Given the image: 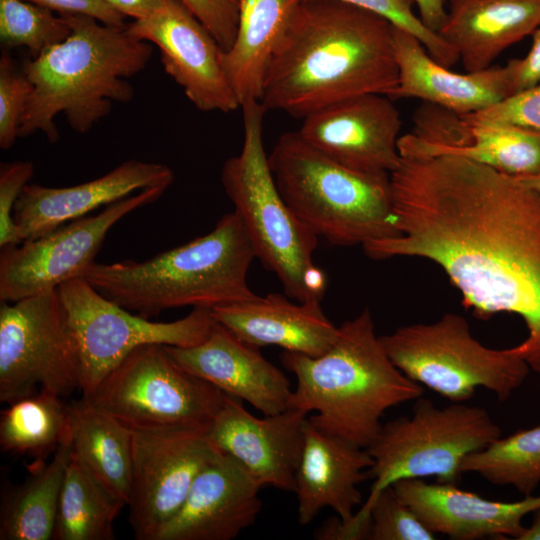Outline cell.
<instances>
[{"label":"cell","instance_id":"6da1fadb","mask_svg":"<svg viewBox=\"0 0 540 540\" xmlns=\"http://www.w3.org/2000/svg\"><path fill=\"white\" fill-rule=\"evenodd\" d=\"M400 157L389 176L400 235L371 241L364 253L429 260L478 318L519 316L527 336L509 349L540 374V194L460 156Z\"/></svg>","mask_w":540,"mask_h":540},{"label":"cell","instance_id":"7a4b0ae2","mask_svg":"<svg viewBox=\"0 0 540 540\" xmlns=\"http://www.w3.org/2000/svg\"><path fill=\"white\" fill-rule=\"evenodd\" d=\"M393 24L335 0L301 1L268 67L260 102L295 118L398 83Z\"/></svg>","mask_w":540,"mask_h":540},{"label":"cell","instance_id":"3957f363","mask_svg":"<svg viewBox=\"0 0 540 540\" xmlns=\"http://www.w3.org/2000/svg\"><path fill=\"white\" fill-rule=\"evenodd\" d=\"M65 16L70 35L23 64L33 90L19 137L41 132L50 143L57 142L55 118L60 113L75 132L88 133L110 114L114 102L134 98L127 79L144 70L152 57L153 45L133 37L125 27L85 15Z\"/></svg>","mask_w":540,"mask_h":540},{"label":"cell","instance_id":"277c9868","mask_svg":"<svg viewBox=\"0 0 540 540\" xmlns=\"http://www.w3.org/2000/svg\"><path fill=\"white\" fill-rule=\"evenodd\" d=\"M280 358L297 382L290 407L315 412L313 424L362 448L376 438L388 409L423 395L422 385L389 359L367 307L339 327L325 353L283 351Z\"/></svg>","mask_w":540,"mask_h":540},{"label":"cell","instance_id":"5b68a950","mask_svg":"<svg viewBox=\"0 0 540 540\" xmlns=\"http://www.w3.org/2000/svg\"><path fill=\"white\" fill-rule=\"evenodd\" d=\"M254 259L233 211L186 244L145 261L94 263L83 278L116 304L150 319L169 309L213 310L256 298L247 280Z\"/></svg>","mask_w":540,"mask_h":540},{"label":"cell","instance_id":"8992f818","mask_svg":"<svg viewBox=\"0 0 540 540\" xmlns=\"http://www.w3.org/2000/svg\"><path fill=\"white\" fill-rule=\"evenodd\" d=\"M268 162L283 199L318 238L352 247L400 235L390 175L348 169L311 146L298 131L278 138Z\"/></svg>","mask_w":540,"mask_h":540},{"label":"cell","instance_id":"52a82bcc","mask_svg":"<svg viewBox=\"0 0 540 540\" xmlns=\"http://www.w3.org/2000/svg\"><path fill=\"white\" fill-rule=\"evenodd\" d=\"M244 137L239 154L228 158L221 183L253 247L256 259L298 302L323 299L327 278L315 265L318 237L283 199L271 172L263 139L267 112L260 101L241 105Z\"/></svg>","mask_w":540,"mask_h":540},{"label":"cell","instance_id":"ba28073f","mask_svg":"<svg viewBox=\"0 0 540 540\" xmlns=\"http://www.w3.org/2000/svg\"><path fill=\"white\" fill-rule=\"evenodd\" d=\"M500 436V427L482 407L453 402L440 408L429 399H416L410 417L382 425L365 448L373 460L368 469L373 484L365 503L344 523L348 533L368 538L367 510L386 487L401 479L431 476L437 483L457 485L464 459Z\"/></svg>","mask_w":540,"mask_h":540},{"label":"cell","instance_id":"9c48e42d","mask_svg":"<svg viewBox=\"0 0 540 540\" xmlns=\"http://www.w3.org/2000/svg\"><path fill=\"white\" fill-rule=\"evenodd\" d=\"M392 363L408 378L452 402L472 398L478 387L506 401L527 378V363L509 348L492 349L475 339L467 320L446 313L379 336Z\"/></svg>","mask_w":540,"mask_h":540},{"label":"cell","instance_id":"30bf717a","mask_svg":"<svg viewBox=\"0 0 540 540\" xmlns=\"http://www.w3.org/2000/svg\"><path fill=\"white\" fill-rule=\"evenodd\" d=\"M227 395L180 367L165 345L145 344L85 398L131 430L208 431Z\"/></svg>","mask_w":540,"mask_h":540},{"label":"cell","instance_id":"8fae6325","mask_svg":"<svg viewBox=\"0 0 540 540\" xmlns=\"http://www.w3.org/2000/svg\"><path fill=\"white\" fill-rule=\"evenodd\" d=\"M57 294L79 363L80 390L89 396L133 350L145 344L192 347L209 335L212 310L193 308L185 317L151 321L116 304L85 278L61 284Z\"/></svg>","mask_w":540,"mask_h":540},{"label":"cell","instance_id":"7c38bea8","mask_svg":"<svg viewBox=\"0 0 540 540\" xmlns=\"http://www.w3.org/2000/svg\"><path fill=\"white\" fill-rule=\"evenodd\" d=\"M80 389L76 349L56 289L0 305V401Z\"/></svg>","mask_w":540,"mask_h":540},{"label":"cell","instance_id":"4fadbf2b","mask_svg":"<svg viewBox=\"0 0 540 540\" xmlns=\"http://www.w3.org/2000/svg\"><path fill=\"white\" fill-rule=\"evenodd\" d=\"M167 189L140 190L105 206L96 215L68 222L42 237L2 247L0 301L15 302L83 277L95 263L110 229L129 213L158 200Z\"/></svg>","mask_w":540,"mask_h":540},{"label":"cell","instance_id":"5bb4252c","mask_svg":"<svg viewBox=\"0 0 540 540\" xmlns=\"http://www.w3.org/2000/svg\"><path fill=\"white\" fill-rule=\"evenodd\" d=\"M208 431L132 430L129 522L138 540H156L197 475L218 455Z\"/></svg>","mask_w":540,"mask_h":540},{"label":"cell","instance_id":"9a60e30c","mask_svg":"<svg viewBox=\"0 0 540 540\" xmlns=\"http://www.w3.org/2000/svg\"><path fill=\"white\" fill-rule=\"evenodd\" d=\"M125 28L158 48L164 71L196 109L229 113L241 108L222 65L223 50L180 0H162L154 13Z\"/></svg>","mask_w":540,"mask_h":540},{"label":"cell","instance_id":"2e32d148","mask_svg":"<svg viewBox=\"0 0 540 540\" xmlns=\"http://www.w3.org/2000/svg\"><path fill=\"white\" fill-rule=\"evenodd\" d=\"M413 119L399 139L400 156H460L512 176L540 171V131L472 121L427 102Z\"/></svg>","mask_w":540,"mask_h":540},{"label":"cell","instance_id":"e0dca14e","mask_svg":"<svg viewBox=\"0 0 540 540\" xmlns=\"http://www.w3.org/2000/svg\"><path fill=\"white\" fill-rule=\"evenodd\" d=\"M401 128V116L393 100L371 93L307 115L298 132L315 149L348 169L390 175L401 160Z\"/></svg>","mask_w":540,"mask_h":540},{"label":"cell","instance_id":"ac0fdd59","mask_svg":"<svg viewBox=\"0 0 540 540\" xmlns=\"http://www.w3.org/2000/svg\"><path fill=\"white\" fill-rule=\"evenodd\" d=\"M308 413L294 407L255 417L242 400L227 395L207 434L261 486L295 491Z\"/></svg>","mask_w":540,"mask_h":540},{"label":"cell","instance_id":"d6986e66","mask_svg":"<svg viewBox=\"0 0 540 540\" xmlns=\"http://www.w3.org/2000/svg\"><path fill=\"white\" fill-rule=\"evenodd\" d=\"M173 181L174 172L169 166L131 159L101 177L75 186L27 184L13 210L19 239L22 242L42 237L135 191L168 188Z\"/></svg>","mask_w":540,"mask_h":540},{"label":"cell","instance_id":"ffe728a7","mask_svg":"<svg viewBox=\"0 0 540 540\" xmlns=\"http://www.w3.org/2000/svg\"><path fill=\"white\" fill-rule=\"evenodd\" d=\"M261 486L223 451L197 475L177 513L156 540H231L253 525Z\"/></svg>","mask_w":540,"mask_h":540},{"label":"cell","instance_id":"44dd1931","mask_svg":"<svg viewBox=\"0 0 540 540\" xmlns=\"http://www.w3.org/2000/svg\"><path fill=\"white\" fill-rule=\"evenodd\" d=\"M186 371L222 392L248 402L263 415L288 407L293 390L285 374L259 351L215 321L207 338L192 347L165 345Z\"/></svg>","mask_w":540,"mask_h":540},{"label":"cell","instance_id":"7402d4cb","mask_svg":"<svg viewBox=\"0 0 540 540\" xmlns=\"http://www.w3.org/2000/svg\"><path fill=\"white\" fill-rule=\"evenodd\" d=\"M393 48L398 83L388 97L418 98L459 115L473 114L511 96L507 63L457 73L438 63L411 33L393 25Z\"/></svg>","mask_w":540,"mask_h":540},{"label":"cell","instance_id":"603a6c76","mask_svg":"<svg viewBox=\"0 0 540 540\" xmlns=\"http://www.w3.org/2000/svg\"><path fill=\"white\" fill-rule=\"evenodd\" d=\"M392 487L432 532L455 540L488 536L518 540L525 528L523 518L540 508V496H524L515 502L493 501L457 485L428 483L422 478L401 479Z\"/></svg>","mask_w":540,"mask_h":540},{"label":"cell","instance_id":"cb8c5ba5","mask_svg":"<svg viewBox=\"0 0 540 540\" xmlns=\"http://www.w3.org/2000/svg\"><path fill=\"white\" fill-rule=\"evenodd\" d=\"M373 460L365 448L323 431L309 417L295 476L298 521L309 524L325 507L333 509L343 523L362 505L358 485L369 479Z\"/></svg>","mask_w":540,"mask_h":540},{"label":"cell","instance_id":"d4e9b609","mask_svg":"<svg viewBox=\"0 0 540 540\" xmlns=\"http://www.w3.org/2000/svg\"><path fill=\"white\" fill-rule=\"evenodd\" d=\"M285 294L265 296L216 307L212 316L242 341L278 346L284 351L317 357L337 338L339 327L324 314L320 301L292 302Z\"/></svg>","mask_w":540,"mask_h":540},{"label":"cell","instance_id":"484cf974","mask_svg":"<svg viewBox=\"0 0 540 540\" xmlns=\"http://www.w3.org/2000/svg\"><path fill=\"white\" fill-rule=\"evenodd\" d=\"M438 34L467 72L492 66L508 47L540 27V0H449Z\"/></svg>","mask_w":540,"mask_h":540},{"label":"cell","instance_id":"4316f807","mask_svg":"<svg viewBox=\"0 0 540 540\" xmlns=\"http://www.w3.org/2000/svg\"><path fill=\"white\" fill-rule=\"evenodd\" d=\"M233 45L222 65L240 105L260 101L272 56L301 0H237Z\"/></svg>","mask_w":540,"mask_h":540},{"label":"cell","instance_id":"83f0119b","mask_svg":"<svg viewBox=\"0 0 540 540\" xmlns=\"http://www.w3.org/2000/svg\"><path fill=\"white\" fill-rule=\"evenodd\" d=\"M71 452L127 505L131 485L132 430L82 397L68 404Z\"/></svg>","mask_w":540,"mask_h":540},{"label":"cell","instance_id":"f1b7e54d","mask_svg":"<svg viewBox=\"0 0 540 540\" xmlns=\"http://www.w3.org/2000/svg\"><path fill=\"white\" fill-rule=\"evenodd\" d=\"M71 445L68 439L48 464L37 462L19 485L4 486L0 499V540L53 539Z\"/></svg>","mask_w":540,"mask_h":540},{"label":"cell","instance_id":"f546056e","mask_svg":"<svg viewBox=\"0 0 540 540\" xmlns=\"http://www.w3.org/2000/svg\"><path fill=\"white\" fill-rule=\"evenodd\" d=\"M126 503L110 493L71 452L54 540H112L113 524Z\"/></svg>","mask_w":540,"mask_h":540},{"label":"cell","instance_id":"4dcf8cb0","mask_svg":"<svg viewBox=\"0 0 540 540\" xmlns=\"http://www.w3.org/2000/svg\"><path fill=\"white\" fill-rule=\"evenodd\" d=\"M69 437L68 404L38 391L12 403L0 415V446L5 452L43 462Z\"/></svg>","mask_w":540,"mask_h":540},{"label":"cell","instance_id":"1f68e13d","mask_svg":"<svg viewBox=\"0 0 540 540\" xmlns=\"http://www.w3.org/2000/svg\"><path fill=\"white\" fill-rule=\"evenodd\" d=\"M462 473H476L495 485H510L523 496L540 484V425L497 438L469 454Z\"/></svg>","mask_w":540,"mask_h":540},{"label":"cell","instance_id":"d6a6232c","mask_svg":"<svg viewBox=\"0 0 540 540\" xmlns=\"http://www.w3.org/2000/svg\"><path fill=\"white\" fill-rule=\"evenodd\" d=\"M70 33L65 15L25 0H0V41L4 47H24L35 58Z\"/></svg>","mask_w":540,"mask_h":540},{"label":"cell","instance_id":"836d02e7","mask_svg":"<svg viewBox=\"0 0 540 540\" xmlns=\"http://www.w3.org/2000/svg\"><path fill=\"white\" fill-rule=\"evenodd\" d=\"M367 517L371 520L370 540H434L432 532L396 494L392 485L375 498Z\"/></svg>","mask_w":540,"mask_h":540},{"label":"cell","instance_id":"e575fe53","mask_svg":"<svg viewBox=\"0 0 540 540\" xmlns=\"http://www.w3.org/2000/svg\"><path fill=\"white\" fill-rule=\"evenodd\" d=\"M310 1V0H301ZM376 13L420 40L433 59L452 67L458 54L437 32L430 30L413 11L414 0H335Z\"/></svg>","mask_w":540,"mask_h":540},{"label":"cell","instance_id":"d590c367","mask_svg":"<svg viewBox=\"0 0 540 540\" xmlns=\"http://www.w3.org/2000/svg\"><path fill=\"white\" fill-rule=\"evenodd\" d=\"M33 85L7 52L0 57V148L10 149L18 136Z\"/></svg>","mask_w":540,"mask_h":540},{"label":"cell","instance_id":"8d00e7d4","mask_svg":"<svg viewBox=\"0 0 540 540\" xmlns=\"http://www.w3.org/2000/svg\"><path fill=\"white\" fill-rule=\"evenodd\" d=\"M462 116L477 122L514 125L540 131V83L481 111Z\"/></svg>","mask_w":540,"mask_h":540},{"label":"cell","instance_id":"74e56055","mask_svg":"<svg viewBox=\"0 0 540 540\" xmlns=\"http://www.w3.org/2000/svg\"><path fill=\"white\" fill-rule=\"evenodd\" d=\"M34 174L30 161L2 163L0 167V247L21 243L13 219L14 206Z\"/></svg>","mask_w":540,"mask_h":540},{"label":"cell","instance_id":"f35d334b","mask_svg":"<svg viewBox=\"0 0 540 540\" xmlns=\"http://www.w3.org/2000/svg\"><path fill=\"white\" fill-rule=\"evenodd\" d=\"M209 30L225 52L234 43L239 17L237 0H180Z\"/></svg>","mask_w":540,"mask_h":540},{"label":"cell","instance_id":"ab89813d","mask_svg":"<svg viewBox=\"0 0 540 540\" xmlns=\"http://www.w3.org/2000/svg\"><path fill=\"white\" fill-rule=\"evenodd\" d=\"M45 7L60 15H85L99 22L125 27V16L103 0H25Z\"/></svg>","mask_w":540,"mask_h":540},{"label":"cell","instance_id":"60d3db41","mask_svg":"<svg viewBox=\"0 0 540 540\" xmlns=\"http://www.w3.org/2000/svg\"><path fill=\"white\" fill-rule=\"evenodd\" d=\"M532 36V45L527 55L508 61L511 69L513 94L540 83V27Z\"/></svg>","mask_w":540,"mask_h":540},{"label":"cell","instance_id":"b9f144b4","mask_svg":"<svg viewBox=\"0 0 540 540\" xmlns=\"http://www.w3.org/2000/svg\"><path fill=\"white\" fill-rule=\"evenodd\" d=\"M125 17L140 20L150 16L162 4V0H103Z\"/></svg>","mask_w":540,"mask_h":540},{"label":"cell","instance_id":"7bdbcfd3","mask_svg":"<svg viewBox=\"0 0 540 540\" xmlns=\"http://www.w3.org/2000/svg\"><path fill=\"white\" fill-rule=\"evenodd\" d=\"M419 10L421 21L430 30L437 32L443 25L447 9L446 0H414Z\"/></svg>","mask_w":540,"mask_h":540},{"label":"cell","instance_id":"ee69618b","mask_svg":"<svg viewBox=\"0 0 540 540\" xmlns=\"http://www.w3.org/2000/svg\"><path fill=\"white\" fill-rule=\"evenodd\" d=\"M518 540H540V508L533 512V521L525 527Z\"/></svg>","mask_w":540,"mask_h":540},{"label":"cell","instance_id":"f6af8a7d","mask_svg":"<svg viewBox=\"0 0 540 540\" xmlns=\"http://www.w3.org/2000/svg\"><path fill=\"white\" fill-rule=\"evenodd\" d=\"M516 177L540 194V171L535 174Z\"/></svg>","mask_w":540,"mask_h":540}]
</instances>
